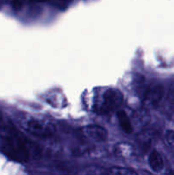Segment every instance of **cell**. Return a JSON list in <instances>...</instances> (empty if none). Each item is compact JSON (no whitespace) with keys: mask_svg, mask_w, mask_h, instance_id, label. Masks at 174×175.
Segmentation results:
<instances>
[{"mask_svg":"<svg viewBox=\"0 0 174 175\" xmlns=\"http://www.w3.org/2000/svg\"><path fill=\"white\" fill-rule=\"evenodd\" d=\"M166 139L168 145L174 147V131H168L166 133Z\"/></svg>","mask_w":174,"mask_h":175,"instance_id":"8fae6325","label":"cell"},{"mask_svg":"<svg viewBox=\"0 0 174 175\" xmlns=\"http://www.w3.org/2000/svg\"><path fill=\"white\" fill-rule=\"evenodd\" d=\"M149 164L151 169L154 172H160L164 167L163 158L158 151L153 150L149 156Z\"/></svg>","mask_w":174,"mask_h":175,"instance_id":"8992f818","label":"cell"},{"mask_svg":"<svg viewBox=\"0 0 174 175\" xmlns=\"http://www.w3.org/2000/svg\"><path fill=\"white\" fill-rule=\"evenodd\" d=\"M115 153L120 157H131L135 154L134 147L128 143H119L115 145Z\"/></svg>","mask_w":174,"mask_h":175,"instance_id":"52a82bcc","label":"cell"},{"mask_svg":"<svg viewBox=\"0 0 174 175\" xmlns=\"http://www.w3.org/2000/svg\"><path fill=\"white\" fill-rule=\"evenodd\" d=\"M117 117H118V120L119 122V126L122 128V130L126 133H131L133 131L132 125H131V122L127 114L123 110H119L117 113Z\"/></svg>","mask_w":174,"mask_h":175,"instance_id":"ba28073f","label":"cell"},{"mask_svg":"<svg viewBox=\"0 0 174 175\" xmlns=\"http://www.w3.org/2000/svg\"><path fill=\"white\" fill-rule=\"evenodd\" d=\"M104 175H138L137 173L132 169L121 167H111L106 172Z\"/></svg>","mask_w":174,"mask_h":175,"instance_id":"9c48e42d","label":"cell"},{"mask_svg":"<svg viewBox=\"0 0 174 175\" xmlns=\"http://www.w3.org/2000/svg\"><path fill=\"white\" fill-rule=\"evenodd\" d=\"M26 1H32V2H41V1H45V0H26Z\"/></svg>","mask_w":174,"mask_h":175,"instance_id":"7c38bea8","label":"cell"},{"mask_svg":"<svg viewBox=\"0 0 174 175\" xmlns=\"http://www.w3.org/2000/svg\"><path fill=\"white\" fill-rule=\"evenodd\" d=\"M139 93L146 108H154L159 104L164 96V87L160 84H149L140 86Z\"/></svg>","mask_w":174,"mask_h":175,"instance_id":"3957f363","label":"cell"},{"mask_svg":"<svg viewBox=\"0 0 174 175\" xmlns=\"http://www.w3.org/2000/svg\"><path fill=\"white\" fill-rule=\"evenodd\" d=\"M0 150L12 160L27 162L40 155V149L13 126H1Z\"/></svg>","mask_w":174,"mask_h":175,"instance_id":"6da1fadb","label":"cell"},{"mask_svg":"<svg viewBox=\"0 0 174 175\" xmlns=\"http://www.w3.org/2000/svg\"><path fill=\"white\" fill-rule=\"evenodd\" d=\"M123 102L121 91L115 88L105 90L96 106V110L101 115H108L116 110Z\"/></svg>","mask_w":174,"mask_h":175,"instance_id":"7a4b0ae2","label":"cell"},{"mask_svg":"<svg viewBox=\"0 0 174 175\" xmlns=\"http://www.w3.org/2000/svg\"><path fill=\"white\" fill-rule=\"evenodd\" d=\"M168 100L172 103L174 105V80L172 81L171 85L169 86V90H168Z\"/></svg>","mask_w":174,"mask_h":175,"instance_id":"30bf717a","label":"cell"},{"mask_svg":"<svg viewBox=\"0 0 174 175\" xmlns=\"http://www.w3.org/2000/svg\"><path fill=\"white\" fill-rule=\"evenodd\" d=\"M25 130L32 135L50 138L55 133V127L48 121L40 118H30L23 123Z\"/></svg>","mask_w":174,"mask_h":175,"instance_id":"277c9868","label":"cell"},{"mask_svg":"<svg viewBox=\"0 0 174 175\" xmlns=\"http://www.w3.org/2000/svg\"><path fill=\"white\" fill-rule=\"evenodd\" d=\"M83 135L95 142H104L108 139V132L98 125L85 126L81 129Z\"/></svg>","mask_w":174,"mask_h":175,"instance_id":"5b68a950","label":"cell"}]
</instances>
